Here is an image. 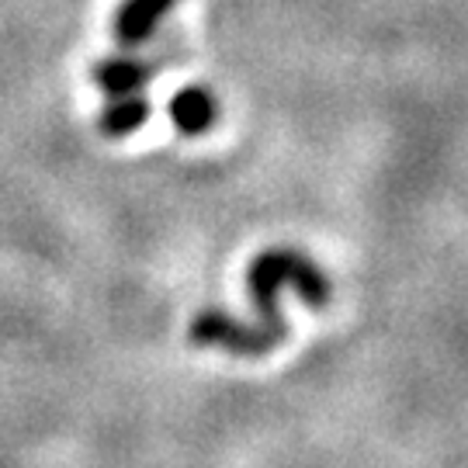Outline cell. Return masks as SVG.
<instances>
[{"label": "cell", "instance_id": "2", "mask_svg": "<svg viewBox=\"0 0 468 468\" xmlns=\"http://www.w3.org/2000/svg\"><path fill=\"white\" fill-rule=\"evenodd\" d=\"M170 7L174 0H125L115 17V38L122 46H143Z\"/></svg>", "mask_w": 468, "mask_h": 468}, {"label": "cell", "instance_id": "4", "mask_svg": "<svg viewBox=\"0 0 468 468\" xmlns=\"http://www.w3.org/2000/svg\"><path fill=\"white\" fill-rule=\"evenodd\" d=\"M153 77V67L143 63V59H129V56H118V59H104L94 67V84L112 94V98H122V94H135L139 87Z\"/></svg>", "mask_w": 468, "mask_h": 468}, {"label": "cell", "instance_id": "3", "mask_svg": "<svg viewBox=\"0 0 468 468\" xmlns=\"http://www.w3.org/2000/svg\"><path fill=\"white\" fill-rule=\"evenodd\" d=\"M170 118L185 135H205L216 125L218 104L205 87H185L170 101Z\"/></svg>", "mask_w": 468, "mask_h": 468}, {"label": "cell", "instance_id": "1", "mask_svg": "<svg viewBox=\"0 0 468 468\" xmlns=\"http://www.w3.org/2000/svg\"><path fill=\"white\" fill-rule=\"evenodd\" d=\"M247 284H250L253 305H257L261 319L247 326V323L226 316V313H201L187 326V340L195 347H226L236 357H264L288 336L282 305H278L284 284H295L302 299L309 302V305H316V309L326 305L330 292H334L330 282H326V274L305 253L295 250L261 253L250 264Z\"/></svg>", "mask_w": 468, "mask_h": 468}, {"label": "cell", "instance_id": "5", "mask_svg": "<svg viewBox=\"0 0 468 468\" xmlns=\"http://www.w3.org/2000/svg\"><path fill=\"white\" fill-rule=\"evenodd\" d=\"M146 118H150V101L135 90V94H122V98L112 101V104L101 112L98 125L104 135L122 139V135H133Z\"/></svg>", "mask_w": 468, "mask_h": 468}]
</instances>
